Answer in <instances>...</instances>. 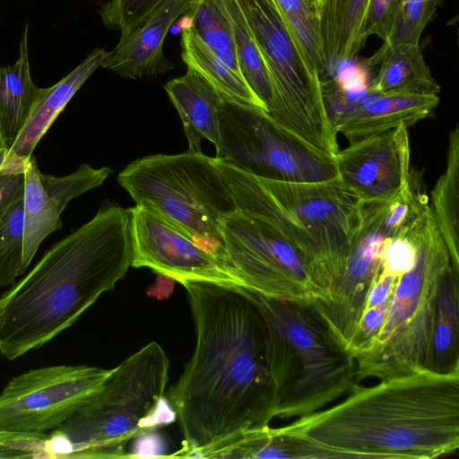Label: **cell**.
<instances>
[{"label":"cell","mask_w":459,"mask_h":459,"mask_svg":"<svg viewBox=\"0 0 459 459\" xmlns=\"http://www.w3.org/2000/svg\"><path fill=\"white\" fill-rule=\"evenodd\" d=\"M164 89L180 116L188 150L202 152L203 139L216 145L222 94L191 66L184 75L169 81Z\"/></svg>","instance_id":"18"},{"label":"cell","mask_w":459,"mask_h":459,"mask_svg":"<svg viewBox=\"0 0 459 459\" xmlns=\"http://www.w3.org/2000/svg\"><path fill=\"white\" fill-rule=\"evenodd\" d=\"M108 54L104 49H94L57 83L43 88L27 123L9 150L10 156L27 160L32 155L38 143L57 116L93 72L102 66Z\"/></svg>","instance_id":"19"},{"label":"cell","mask_w":459,"mask_h":459,"mask_svg":"<svg viewBox=\"0 0 459 459\" xmlns=\"http://www.w3.org/2000/svg\"><path fill=\"white\" fill-rule=\"evenodd\" d=\"M186 14L189 22L183 26L191 27L214 54L236 50L231 25L221 0H192Z\"/></svg>","instance_id":"32"},{"label":"cell","mask_w":459,"mask_h":459,"mask_svg":"<svg viewBox=\"0 0 459 459\" xmlns=\"http://www.w3.org/2000/svg\"><path fill=\"white\" fill-rule=\"evenodd\" d=\"M24 183L0 208V287L23 274Z\"/></svg>","instance_id":"30"},{"label":"cell","mask_w":459,"mask_h":459,"mask_svg":"<svg viewBox=\"0 0 459 459\" xmlns=\"http://www.w3.org/2000/svg\"><path fill=\"white\" fill-rule=\"evenodd\" d=\"M117 181L136 205L160 215L193 240L222 241L220 221L238 210L213 158L202 152L139 158L118 174Z\"/></svg>","instance_id":"8"},{"label":"cell","mask_w":459,"mask_h":459,"mask_svg":"<svg viewBox=\"0 0 459 459\" xmlns=\"http://www.w3.org/2000/svg\"><path fill=\"white\" fill-rule=\"evenodd\" d=\"M214 164L238 210L274 229L299 254L326 301L342 274L364 204L337 176L321 181L273 180L217 158Z\"/></svg>","instance_id":"4"},{"label":"cell","mask_w":459,"mask_h":459,"mask_svg":"<svg viewBox=\"0 0 459 459\" xmlns=\"http://www.w3.org/2000/svg\"><path fill=\"white\" fill-rule=\"evenodd\" d=\"M389 301L364 310L348 351L355 357L367 351L375 341L385 316Z\"/></svg>","instance_id":"37"},{"label":"cell","mask_w":459,"mask_h":459,"mask_svg":"<svg viewBox=\"0 0 459 459\" xmlns=\"http://www.w3.org/2000/svg\"><path fill=\"white\" fill-rule=\"evenodd\" d=\"M428 369L438 374L459 372V271L445 275L435 306Z\"/></svg>","instance_id":"22"},{"label":"cell","mask_w":459,"mask_h":459,"mask_svg":"<svg viewBox=\"0 0 459 459\" xmlns=\"http://www.w3.org/2000/svg\"><path fill=\"white\" fill-rule=\"evenodd\" d=\"M8 151H9V150H8V148H7L6 144H5V142H4V138H3L2 134H1V131H0V156H1L3 153H4V152H8Z\"/></svg>","instance_id":"43"},{"label":"cell","mask_w":459,"mask_h":459,"mask_svg":"<svg viewBox=\"0 0 459 459\" xmlns=\"http://www.w3.org/2000/svg\"><path fill=\"white\" fill-rule=\"evenodd\" d=\"M192 0L162 1L136 28L108 52L102 67L127 79L164 74L175 67L163 54L165 38L176 20L189 10Z\"/></svg>","instance_id":"16"},{"label":"cell","mask_w":459,"mask_h":459,"mask_svg":"<svg viewBox=\"0 0 459 459\" xmlns=\"http://www.w3.org/2000/svg\"><path fill=\"white\" fill-rule=\"evenodd\" d=\"M440 0H402L389 36L382 47L368 60L378 64L390 48L403 44H419L427 24L431 21Z\"/></svg>","instance_id":"31"},{"label":"cell","mask_w":459,"mask_h":459,"mask_svg":"<svg viewBox=\"0 0 459 459\" xmlns=\"http://www.w3.org/2000/svg\"><path fill=\"white\" fill-rule=\"evenodd\" d=\"M175 281L169 276L159 274L156 280L147 287L146 294L160 300L169 299L173 293Z\"/></svg>","instance_id":"42"},{"label":"cell","mask_w":459,"mask_h":459,"mask_svg":"<svg viewBox=\"0 0 459 459\" xmlns=\"http://www.w3.org/2000/svg\"><path fill=\"white\" fill-rule=\"evenodd\" d=\"M134 438L129 458L166 457V441L154 430L141 433Z\"/></svg>","instance_id":"39"},{"label":"cell","mask_w":459,"mask_h":459,"mask_svg":"<svg viewBox=\"0 0 459 459\" xmlns=\"http://www.w3.org/2000/svg\"><path fill=\"white\" fill-rule=\"evenodd\" d=\"M164 0H107L99 13L103 23L126 34L141 24Z\"/></svg>","instance_id":"33"},{"label":"cell","mask_w":459,"mask_h":459,"mask_svg":"<svg viewBox=\"0 0 459 459\" xmlns=\"http://www.w3.org/2000/svg\"><path fill=\"white\" fill-rule=\"evenodd\" d=\"M397 279L396 276L379 273L370 289L365 309L388 301L391 299Z\"/></svg>","instance_id":"41"},{"label":"cell","mask_w":459,"mask_h":459,"mask_svg":"<svg viewBox=\"0 0 459 459\" xmlns=\"http://www.w3.org/2000/svg\"><path fill=\"white\" fill-rule=\"evenodd\" d=\"M109 371L60 365L12 378L0 394V431L43 434L55 430L100 388Z\"/></svg>","instance_id":"12"},{"label":"cell","mask_w":459,"mask_h":459,"mask_svg":"<svg viewBox=\"0 0 459 459\" xmlns=\"http://www.w3.org/2000/svg\"><path fill=\"white\" fill-rule=\"evenodd\" d=\"M314 8L319 11L322 0H307Z\"/></svg>","instance_id":"44"},{"label":"cell","mask_w":459,"mask_h":459,"mask_svg":"<svg viewBox=\"0 0 459 459\" xmlns=\"http://www.w3.org/2000/svg\"><path fill=\"white\" fill-rule=\"evenodd\" d=\"M42 91L30 77L26 24L17 61L0 67V131L8 150L27 123Z\"/></svg>","instance_id":"20"},{"label":"cell","mask_w":459,"mask_h":459,"mask_svg":"<svg viewBox=\"0 0 459 459\" xmlns=\"http://www.w3.org/2000/svg\"><path fill=\"white\" fill-rule=\"evenodd\" d=\"M189 458H300L309 459L306 448L273 430L270 426L236 434L194 452Z\"/></svg>","instance_id":"27"},{"label":"cell","mask_w":459,"mask_h":459,"mask_svg":"<svg viewBox=\"0 0 459 459\" xmlns=\"http://www.w3.org/2000/svg\"><path fill=\"white\" fill-rule=\"evenodd\" d=\"M368 0H322L318 14L326 63L325 82L361 49L359 34Z\"/></svg>","instance_id":"21"},{"label":"cell","mask_w":459,"mask_h":459,"mask_svg":"<svg viewBox=\"0 0 459 459\" xmlns=\"http://www.w3.org/2000/svg\"><path fill=\"white\" fill-rule=\"evenodd\" d=\"M408 128L400 126L351 142L335 154L338 177L364 204L391 202L410 184Z\"/></svg>","instance_id":"15"},{"label":"cell","mask_w":459,"mask_h":459,"mask_svg":"<svg viewBox=\"0 0 459 459\" xmlns=\"http://www.w3.org/2000/svg\"><path fill=\"white\" fill-rule=\"evenodd\" d=\"M238 288L257 307L266 325L276 417L309 415L348 394L358 384L354 357L333 337L312 303L271 298Z\"/></svg>","instance_id":"5"},{"label":"cell","mask_w":459,"mask_h":459,"mask_svg":"<svg viewBox=\"0 0 459 459\" xmlns=\"http://www.w3.org/2000/svg\"><path fill=\"white\" fill-rule=\"evenodd\" d=\"M49 436L0 431V458L49 457Z\"/></svg>","instance_id":"36"},{"label":"cell","mask_w":459,"mask_h":459,"mask_svg":"<svg viewBox=\"0 0 459 459\" xmlns=\"http://www.w3.org/2000/svg\"><path fill=\"white\" fill-rule=\"evenodd\" d=\"M380 68L367 86V92L404 91L438 94L440 87L425 62L419 44H403L388 49Z\"/></svg>","instance_id":"25"},{"label":"cell","mask_w":459,"mask_h":459,"mask_svg":"<svg viewBox=\"0 0 459 459\" xmlns=\"http://www.w3.org/2000/svg\"><path fill=\"white\" fill-rule=\"evenodd\" d=\"M134 268L147 267L183 280H204L242 286L234 272L200 248L186 232L142 205L130 208Z\"/></svg>","instance_id":"14"},{"label":"cell","mask_w":459,"mask_h":459,"mask_svg":"<svg viewBox=\"0 0 459 459\" xmlns=\"http://www.w3.org/2000/svg\"><path fill=\"white\" fill-rule=\"evenodd\" d=\"M133 256L131 210L106 201L0 297V353L15 359L66 330L124 278Z\"/></svg>","instance_id":"3"},{"label":"cell","mask_w":459,"mask_h":459,"mask_svg":"<svg viewBox=\"0 0 459 459\" xmlns=\"http://www.w3.org/2000/svg\"><path fill=\"white\" fill-rule=\"evenodd\" d=\"M433 220L446 245L452 266L459 271V125L449 133L446 163L430 193Z\"/></svg>","instance_id":"23"},{"label":"cell","mask_w":459,"mask_h":459,"mask_svg":"<svg viewBox=\"0 0 459 459\" xmlns=\"http://www.w3.org/2000/svg\"><path fill=\"white\" fill-rule=\"evenodd\" d=\"M219 227L228 261L243 287L302 304L322 300L299 254L270 225L237 210Z\"/></svg>","instance_id":"11"},{"label":"cell","mask_w":459,"mask_h":459,"mask_svg":"<svg viewBox=\"0 0 459 459\" xmlns=\"http://www.w3.org/2000/svg\"><path fill=\"white\" fill-rule=\"evenodd\" d=\"M181 48L182 60L186 66L199 72L224 98L266 111L243 76L222 63L189 26L182 28Z\"/></svg>","instance_id":"26"},{"label":"cell","mask_w":459,"mask_h":459,"mask_svg":"<svg viewBox=\"0 0 459 459\" xmlns=\"http://www.w3.org/2000/svg\"><path fill=\"white\" fill-rule=\"evenodd\" d=\"M169 360L151 342L110 369L100 388L52 431L53 458H129L127 443L143 433L141 421L164 395Z\"/></svg>","instance_id":"6"},{"label":"cell","mask_w":459,"mask_h":459,"mask_svg":"<svg viewBox=\"0 0 459 459\" xmlns=\"http://www.w3.org/2000/svg\"><path fill=\"white\" fill-rule=\"evenodd\" d=\"M415 257L416 245L411 230L388 238L382 252L380 274L399 277L413 266Z\"/></svg>","instance_id":"35"},{"label":"cell","mask_w":459,"mask_h":459,"mask_svg":"<svg viewBox=\"0 0 459 459\" xmlns=\"http://www.w3.org/2000/svg\"><path fill=\"white\" fill-rule=\"evenodd\" d=\"M413 266L398 277L383 325L371 346L355 357V379L389 380L428 369L432 323L440 284L453 268L429 212L411 229Z\"/></svg>","instance_id":"7"},{"label":"cell","mask_w":459,"mask_h":459,"mask_svg":"<svg viewBox=\"0 0 459 459\" xmlns=\"http://www.w3.org/2000/svg\"><path fill=\"white\" fill-rule=\"evenodd\" d=\"M267 68L268 114L316 148L335 156L339 145L320 78L312 72L273 0H236Z\"/></svg>","instance_id":"9"},{"label":"cell","mask_w":459,"mask_h":459,"mask_svg":"<svg viewBox=\"0 0 459 459\" xmlns=\"http://www.w3.org/2000/svg\"><path fill=\"white\" fill-rule=\"evenodd\" d=\"M28 160H23L10 156L8 153L5 162L0 168V208L13 197L16 190L24 183L25 166Z\"/></svg>","instance_id":"38"},{"label":"cell","mask_w":459,"mask_h":459,"mask_svg":"<svg viewBox=\"0 0 459 459\" xmlns=\"http://www.w3.org/2000/svg\"><path fill=\"white\" fill-rule=\"evenodd\" d=\"M177 420V412L164 395L156 403L153 410L140 423L143 432L155 430L160 426L174 423Z\"/></svg>","instance_id":"40"},{"label":"cell","mask_w":459,"mask_h":459,"mask_svg":"<svg viewBox=\"0 0 459 459\" xmlns=\"http://www.w3.org/2000/svg\"><path fill=\"white\" fill-rule=\"evenodd\" d=\"M402 0H368L362 20L359 44L362 48L371 35L385 41L390 34Z\"/></svg>","instance_id":"34"},{"label":"cell","mask_w":459,"mask_h":459,"mask_svg":"<svg viewBox=\"0 0 459 459\" xmlns=\"http://www.w3.org/2000/svg\"><path fill=\"white\" fill-rule=\"evenodd\" d=\"M385 204H364L342 274L326 301L311 304L333 337L346 350L364 312L370 289L380 273L382 252L388 238L381 225Z\"/></svg>","instance_id":"13"},{"label":"cell","mask_w":459,"mask_h":459,"mask_svg":"<svg viewBox=\"0 0 459 459\" xmlns=\"http://www.w3.org/2000/svg\"><path fill=\"white\" fill-rule=\"evenodd\" d=\"M310 459H431L459 447V372L429 369L367 387L326 410L273 428Z\"/></svg>","instance_id":"2"},{"label":"cell","mask_w":459,"mask_h":459,"mask_svg":"<svg viewBox=\"0 0 459 459\" xmlns=\"http://www.w3.org/2000/svg\"><path fill=\"white\" fill-rule=\"evenodd\" d=\"M221 3L231 25L241 74L268 113L273 95L265 64L237 1L221 0Z\"/></svg>","instance_id":"28"},{"label":"cell","mask_w":459,"mask_h":459,"mask_svg":"<svg viewBox=\"0 0 459 459\" xmlns=\"http://www.w3.org/2000/svg\"><path fill=\"white\" fill-rule=\"evenodd\" d=\"M216 157L258 178L321 181L338 176L334 156L276 122L264 109L224 98Z\"/></svg>","instance_id":"10"},{"label":"cell","mask_w":459,"mask_h":459,"mask_svg":"<svg viewBox=\"0 0 459 459\" xmlns=\"http://www.w3.org/2000/svg\"><path fill=\"white\" fill-rule=\"evenodd\" d=\"M304 60L321 80L326 63L318 11L307 0H273Z\"/></svg>","instance_id":"29"},{"label":"cell","mask_w":459,"mask_h":459,"mask_svg":"<svg viewBox=\"0 0 459 459\" xmlns=\"http://www.w3.org/2000/svg\"><path fill=\"white\" fill-rule=\"evenodd\" d=\"M23 266L27 270L42 241L62 229L60 208L41 182V172L31 155L24 173Z\"/></svg>","instance_id":"24"},{"label":"cell","mask_w":459,"mask_h":459,"mask_svg":"<svg viewBox=\"0 0 459 459\" xmlns=\"http://www.w3.org/2000/svg\"><path fill=\"white\" fill-rule=\"evenodd\" d=\"M437 94L404 91L367 92L333 122L351 143L426 118L437 107Z\"/></svg>","instance_id":"17"},{"label":"cell","mask_w":459,"mask_h":459,"mask_svg":"<svg viewBox=\"0 0 459 459\" xmlns=\"http://www.w3.org/2000/svg\"><path fill=\"white\" fill-rule=\"evenodd\" d=\"M195 346L168 400L177 412L186 457L236 434L268 427L276 417L267 329L238 285L183 280Z\"/></svg>","instance_id":"1"}]
</instances>
